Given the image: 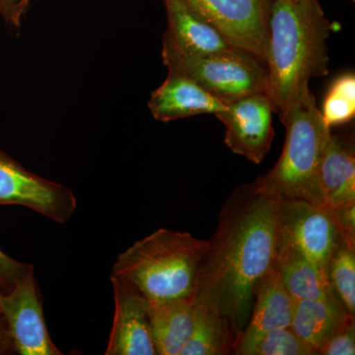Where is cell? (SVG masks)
Returning <instances> with one entry per match:
<instances>
[{"label": "cell", "mask_w": 355, "mask_h": 355, "mask_svg": "<svg viewBox=\"0 0 355 355\" xmlns=\"http://www.w3.org/2000/svg\"><path fill=\"white\" fill-rule=\"evenodd\" d=\"M280 200L257 179L238 187L207 240L196 295L225 315L238 335L251 314L254 286L275 263Z\"/></svg>", "instance_id": "1"}, {"label": "cell", "mask_w": 355, "mask_h": 355, "mask_svg": "<svg viewBox=\"0 0 355 355\" xmlns=\"http://www.w3.org/2000/svg\"><path fill=\"white\" fill-rule=\"evenodd\" d=\"M331 29L319 0H270L266 93L279 116L311 79L329 73Z\"/></svg>", "instance_id": "2"}, {"label": "cell", "mask_w": 355, "mask_h": 355, "mask_svg": "<svg viewBox=\"0 0 355 355\" xmlns=\"http://www.w3.org/2000/svg\"><path fill=\"white\" fill-rule=\"evenodd\" d=\"M207 240L160 228L119 254L111 275L133 284L149 302L197 294Z\"/></svg>", "instance_id": "3"}, {"label": "cell", "mask_w": 355, "mask_h": 355, "mask_svg": "<svg viewBox=\"0 0 355 355\" xmlns=\"http://www.w3.org/2000/svg\"><path fill=\"white\" fill-rule=\"evenodd\" d=\"M279 120L286 130L284 150L272 169L257 180L282 198L324 205L318 175L331 128L310 88L287 105Z\"/></svg>", "instance_id": "4"}, {"label": "cell", "mask_w": 355, "mask_h": 355, "mask_svg": "<svg viewBox=\"0 0 355 355\" xmlns=\"http://www.w3.org/2000/svg\"><path fill=\"white\" fill-rule=\"evenodd\" d=\"M161 55L168 72L188 76L224 104L268 89L265 62L241 49L191 55L162 46Z\"/></svg>", "instance_id": "5"}, {"label": "cell", "mask_w": 355, "mask_h": 355, "mask_svg": "<svg viewBox=\"0 0 355 355\" xmlns=\"http://www.w3.org/2000/svg\"><path fill=\"white\" fill-rule=\"evenodd\" d=\"M221 33L235 48L265 62L268 46L270 0H181Z\"/></svg>", "instance_id": "6"}, {"label": "cell", "mask_w": 355, "mask_h": 355, "mask_svg": "<svg viewBox=\"0 0 355 355\" xmlns=\"http://www.w3.org/2000/svg\"><path fill=\"white\" fill-rule=\"evenodd\" d=\"M0 205H21L64 224L76 212L77 198L64 184L29 171L0 150Z\"/></svg>", "instance_id": "7"}, {"label": "cell", "mask_w": 355, "mask_h": 355, "mask_svg": "<svg viewBox=\"0 0 355 355\" xmlns=\"http://www.w3.org/2000/svg\"><path fill=\"white\" fill-rule=\"evenodd\" d=\"M342 235L331 210L324 205L303 200H280L277 240L295 247L327 270L329 259Z\"/></svg>", "instance_id": "8"}, {"label": "cell", "mask_w": 355, "mask_h": 355, "mask_svg": "<svg viewBox=\"0 0 355 355\" xmlns=\"http://www.w3.org/2000/svg\"><path fill=\"white\" fill-rule=\"evenodd\" d=\"M0 311L10 331L16 354H62L46 329L35 270L10 291L0 293Z\"/></svg>", "instance_id": "9"}, {"label": "cell", "mask_w": 355, "mask_h": 355, "mask_svg": "<svg viewBox=\"0 0 355 355\" xmlns=\"http://www.w3.org/2000/svg\"><path fill=\"white\" fill-rule=\"evenodd\" d=\"M275 110L266 92L253 93L226 103L214 114L225 127L224 142L233 153L260 164L270 153L275 130Z\"/></svg>", "instance_id": "10"}, {"label": "cell", "mask_w": 355, "mask_h": 355, "mask_svg": "<svg viewBox=\"0 0 355 355\" xmlns=\"http://www.w3.org/2000/svg\"><path fill=\"white\" fill-rule=\"evenodd\" d=\"M114 313L105 355H157L150 303L133 284L111 275Z\"/></svg>", "instance_id": "11"}, {"label": "cell", "mask_w": 355, "mask_h": 355, "mask_svg": "<svg viewBox=\"0 0 355 355\" xmlns=\"http://www.w3.org/2000/svg\"><path fill=\"white\" fill-rule=\"evenodd\" d=\"M254 298L251 314L238 336L233 354L247 355L266 331L291 324L294 300L282 284L275 261L254 286Z\"/></svg>", "instance_id": "12"}, {"label": "cell", "mask_w": 355, "mask_h": 355, "mask_svg": "<svg viewBox=\"0 0 355 355\" xmlns=\"http://www.w3.org/2000/svg\"><path fill=\"white\" fill-rule=\"evenodd\" d=\"M147 107L155 120L162 123L198 114H216L226 104L182 74L168 72L165 80L151 92Z\"/></svg>", "instance_id": "13"}, {"label": "cell", "mask_w": 355, "mask_h": 355, "mask_svg": "<svg viewBox=\"0 0 355 355\" xmlns=\"http://www.w3.org/2000/svg\"><path fill=\"white\" fill-rule=\"evenodd\" d=\"M167 13V29L162 46L191 53L207 55L235 48L220 32L198 17L181 0H163Z\"/></svg>", "instance_id": "14"}, {"label": "cell", "mask_w": 355, "mask_h": 355, "mask_svg": "<svg viewBox=\"0 0 355 355\" xmlns=\"http://www.w3.org/2000/svg\"><path fill=\"white\" fill-rule=\"evenodd\" d=\"M320 191L324 207L355 202V155L349 140L330 133L320 163Z\"/></svg>", "instance_id": "15"}, {"label": "cell", "mask_w": 355, "mask_h": 355, "mask_svg": "<svg viewBox=\"0 0 355 355\" xmlns=\"http://www.w3.org/2000/svg\"><path fill=\"white\" fill-rule=\"evenodd\" d=\"M354 321L333 291L326 297L294 301L291 327L318 355L329 338Z\"/></svg>", "instance_id": "16"}, {"label": "cell", "mask_w": 355, "mask_h": 355, "mask_svg": "<svg viewBox=\"0 0 355 355\" xmlns=\"http://www.w3.org/2000/svg\"><path fill=\"white\" fill-rule=\"evenodd\" d=\"M275 265L282 284L294 301L323 298L334 291L326 268L295 247L279 240Z\"/></svg>", "instance_id": "17"}, {"label": "cell", "mask_w": 355, "mask_h": 355, "mask_svg": "<svg viewBox=\"0 0 355 355\" xmlns=\"http://www.w3.org/2000/svg\"><path fill=\"white\" fill-rule=\"evenodd\" d=\"M195 296L150 303V323L157 355H181L195 321Z\"/></svg>", "instance_id": "18"}, {"label": "cell", "mask_w": 355, "mask_h": 355, "mask_svg": "<svg viewBox=\"0 0 355 355\" xmlns=\"http://www.w3.org/2000/svg\"><path fill=\"white\" fill-rule=\"evenodd\" d=\"M238 336L225 315L196 295L193 331L181 355L233 354Z\"/></svg>", "instance_id": "19"}, {"label": "cell", "mask_w": 355, "mask_h": 355, "mask_svg": "<svg viewBox=\"0 0 355 355\" xmlns=\"http://www.w3.org/2000/svg\"><path fill=\"white\" fill-rule=\"evenodd\" d=\"M331 288L349 315H355V238L342 235L328 261Z\"/></svg>", "instance_id": "20"}, {"label": "cell", "mask_w": 355, "mask_h": 355, "mask_svg": "<svg viewBox=\"0 0 355 355\" xmlns=\"http://www.w3.org/2000/svg\"><path fill=\"white\" fill-rule=\"evenodd\" d=\"M328 127L349 123L355 114V76L345 73L331 84L321 110Z\"/></svg>", "instance_id": "21"}, {"label": "cell", "mask_w": 355, "mask_h": 355, "mask_svg": "<svg viewBox=\"0 0 355 355\" xmlns=\"http://www.w3.org/2000/svg\"><path fill=\"white\" fill-rule=\"evenodd\" d=\"M247 355L317 354L289 326L266 331L250 347Z\"/></svg>", "instance_id": "22"}, {"label": "cell", "mask_w": 355, "mask_h": 355, "mask_svg": "<svg viewBox=\"0 0 355 355\" xmlns=\"http://www.w3.org/2000/svg\"><path fill=\"white\" fill-rule=\"evenodd\" d=\"M35 270L31 263L11 258L0 248V288L3 292L10 291L28 272Z\"/></svg>", "instance_id": "23"}, {"label": "cell", "mask_w": 355, "mask_h": 355, "mask_svg": "<svg viewBox=\"0 0 355 355\" xmlns=\"http://www.w3.org/2000/svg\"><path fill=\"white\" fill-rule=\"evenodd\" d=\"M355 354V322H352L329 338L318 350V355Z\"/></svg>", "instance_id": "24"}, {"label": "cell", "mask_w": 355, "mask_h": 355, "mask_svg": "<svg viewBox=\"0 0 355 355\" xmlns=\"http://www.w3.org/2000/svg\"><path fill=\"white\" fill-rule=\"evenodd\" d=\"M20 0H0V17L6 25L20 28L22 14L19 9Z\"/></svg>", "instance_id": "25"}, {"label": "cell", "mask_w": 355, "mask_h": 355, "mask_svg": "<svg viewBox=\"0 0 355 355\" xmlns=\"http://www.w3.org/2000/svg\"><path fill=\"white\" fill-rule=\"evenodd\" d=\"M16 354L10 331L0 311V355Z\"/></svg>", "instance_id": "26"}, {"label": "cell", "mask_w": 355, "mask_h": 355, "mask_svg": "<svg viewBox=\"0 0 355 355\" xmlns=\"http://www.w3.org/2000/svg\"><path fill=\"white\" fill-rule=\"evenodd\" d=\"M32 0H20L19 2V9L20 12L22 14L23 17L27 13L28 8H29L30 3H31Z\"/></svg>", "instance_id": "27"}, {"label": "cell", "mask_w": 355, "mask_h": 355, "mask_svg": "<svg viewBox=\"0 0 355 355\" xmlns=\"http://www.w3.org/2000/svg\"><path fill=\"white\" fill-rule=\"evenodd\" d=\"M1 292H3V291H1V288H0V293H1Z\"/></svg>", "instance_id": "28"}, {"label": "cell", "mask_w": 355, "mask_h": 355, "mask_svg": "<svg viewBox=\"0 0 355 355\" xmlns=\"http://www.w3.org/2000/svg\"><path fill=\"white\" fill-rule=\"evenodd\" d=\"M352 1H355V0H352Z\"/></svg>", "instance_id": "29"}]
</instances>
